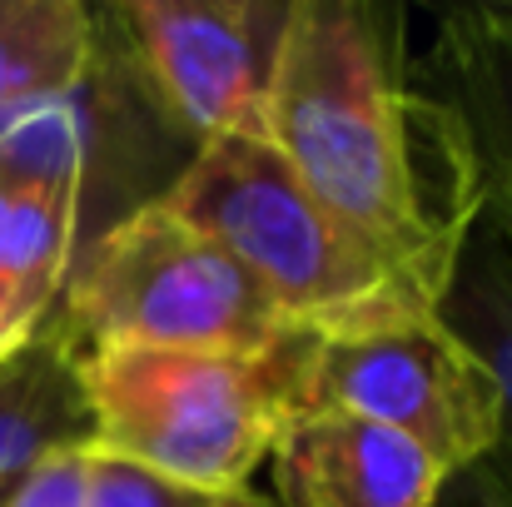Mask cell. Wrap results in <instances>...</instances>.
Returning <instances> with one entry per match:
<instances>
[{
    "instance_id": "7a4b0ae2",
    "label": "cell",
    "mask_w": 512,
    "mask_h": 507,
    "mask_svg": "<svg viewBox=\"0 0 512 507\" xmlns=\"http://www.w3.org/2000/svg\"><path fill=\"white\" fill-rule=\"evenodd\" d=\"M304 329L269 353L100 348L80 353L95 453L179 483L239 488L294 413Z\"/></svg>"
},
{
    "instance_id": "4fadbf2b",
    "label": "cell",
    "mask_w": 512,
    "mask_h": 507,
    "mask_svg": "<svg viewBox=\"0 0 512 507\" xmlns=\"http://www.w3.org/2000/svg\"><path fill=\"white\" fill-rule=\"evenodd\" d=\"M85 488H90V507H279L249 483H239V488L179 483V478L105 458V453L85 458Z\"/></svg>"
},
{
    "instance_id": "9a60e30c",
    "label": "cell",
    "mask_w": 512,
    "mask_h": 507,
    "mask_svg": "<svg viewBox=\"0 0 512 507\" xmlns=\"http://www.w3.org/2000/svg\"><path fill=\"white\" fill-rule=\"evenodd\" d=\"M438 507H512V498L503 493V483L488 473V463H473L463 473H453L438 493Z\"/></svg>"
},
{
    "instance_id": "52a82bcc",
    "label": "cell",
    "mask_w": 512,
    "mask_h": 507,
    "mask_svg": "<svg viewBox=\"0 0 512 507\" xmlns=\"http://www.w3.org/2000/svg\"><path fill=\"white\" fill-rule=\"evenodd\" d=\"M269 463L279 507H438L453 478L413 438L353 413H289Z\"/></svg>"
},
{
    "instance_id": "30bf717a",
    "label": "cell",
    "mask_w": 512,
    "mask_h": 507,
    "mask_svg": "<svg viewBox=\"0 0 512 507\" xmlns=\"http://www.w3.org/2000/svg\"><path fill=\"white\" fill-rule=\"evenodd\" d=\"M80 249V189L0 169V358L40 334Z\"/></svg>"
},
{
    "instance_id": "8fae6325",
    "label": "cell",
    "mask_w": 512,
    "mask_h": 507,
    "mask_svg": "<svg viewBox=\"0 0 512 507\" xmlns=\"http://www.w3.org/2000/svg\"><path fill=\"white\" fill-rule=\"evenodd\" d=\"M433 314L483 358L498 383V438L483 463L512 498V239L493 219H473Z\"/></svg>"
},
{
    "instance_id": "9c48e42d",
    "label": "cell",
    "mask_w": 512,
    "mask_h": 507,
    "mask_svg": "<svg viewBox=\"0 0 512 507\" xmlns=\"http://www.w3.org/2000/svg\"><path fill=\"white\" fill-rule=\"evenodd\" d=\"M95 453V408L60 319L0 358V503L50 458Z\"/></svg>"
},
{
    "instance_id": "277c9868",
    "label": "cell",
    "mask_w": 512,
    "mask_h": 507,
    "mask_svg": "<svg viewBox=\"0 0 512 507\" xmlns=\"http://www.w3.org/2000/svg\"><path fill=\"white\" fill-rule=\"evenodd\" d=\"M160 204L239 259L299 329L319 334L393 304H423L304 189L264 135L199 145Z\"/></svg>"
},
{
    "instance_id": "ba28073f",
    "label": "cell",
    "mask_w": 512,
    "mask_h": 507,
    "mask_svg": "<svg viewBox=\"0 0 512 507\" xmlns=\"http://www.w3.org/2000/svg\"><path fill=\"white\" fill-rule=\"evenodd\" d=\"M413 75L463 140L478 214L512 239V5L443 10Z\"/></svg>"
},
{
    "instance_id": "7c38bea8",
    "label": "cell",
    "mask_w": 512,
    "mask_h": 507,
    "mask_svg": "<svg viewBox=\"0 0 512 507\" xmlns=\"http://www.w3.org/2000/svg\"><path fill=\"white\" fill-rule=\"evenodd\" d=\"M100 45V10L80 0H0V130L65 100Z\"/></svg>"
},
{
    "instance_id": "5bb4252c",
    "label": "cell",
    "mask_w": 512,
    "mask_h": 507,
    "mask_svg": "<svg viewBox=\"0 0 512 507\" xmlns=\"http://www.w3.org/2000/svg\"><path fill=\"white\" fill-rule=\"evenodd\" d=\"M85 458L90 453H70V458H50L45 468H35L0 507H90L85 488Z\"/></svg>"
},
{
    "instance_id": "3957f363",
    "label": "cell",
    "mask_w": 512,
    "mask_h": 507,
    "mask_svg": "<svg viewBox=\"0 0 512 507\" xmlns=\"http://www.w3.org/2000/svg\"><path fill=\"white\" fill-rule=\"evenodd\" d=\"M55 319L70 334L75 353H269L299 329L239 259H229L160 199L130 209L75 249Z\"/></svg>"
},
{
    "instance_id": "6da1fadb",
    "label": "cell",
    "mask_w": 512,
    "mask_h": 507,
    "mask_svg": "<svg viewBox=\"0 0 512 507\" xmlns=\"http://www.w3.org/2000/svg\"><path fill=\"white\" fill-rule=\"evenodd\" d=\"M264 140L413 299L438 304L478 194L453 120L413 75L403 5L294 0Z\"/></svg>"
},
{
    "instance_id": "5b68a950",
    "label": "cell",
    "mask_w": 512,
    "mask_h": 507,
    "mask_svg": "<svg viewBox=\"0 0 512 507\" xmlns=\"http://www.w3.org/2000/svg\"><path fill=\"white\" fill-rule=\"evenodd\" d=\"M294 413L383 423L463 473L498 438V383L433 309L393 304L339 329H304Z\"/></svg>"
},
{
    "instance_id": "8992f818",
    "label": "cell",
    "mask_w": 512,
    "mask_h": 507,
    "mask_svg": "<svg viewBox=\"0 0 512 507\" xmlns=\"http://www.w3.org/2000/svg\"><path fill=\"white\" fill-rule=\"evenodd\" d=\"M105 15L145 95L194 150L264 135L294 0H125Z\"/></svg>"
}]
</instances>
